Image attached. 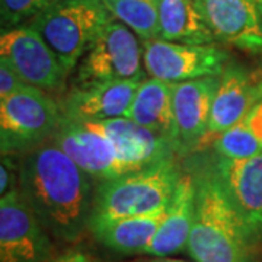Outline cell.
<instances>
[{
  "label": "cell",
  "instance_id": "cell-14",
  "mask_svg": "<svg viewBox=\"0 0 262 262\" xmlns=\"http://www.w3.org/2000/svg\"><path fill=\"white\" fill-rule=\"evenodd\" d=\"M215 41L262 54V19L252 0H196Z\"/></svg>",
  "mask_w": 262,
  "mask_h": 262
},
{
  "label": "cell",
  "instance_id": "cell-7",
  "mask_svg": "<svg viewBox=\"0 0 262 262\" xmlns=\"http://www.w3.org/2000/svg\"><path fill=\"white\" fill-rule=\"evenodd\" d=\"M220 182L253 244L262 242V153L248 159H226L207 150L192 156Z\"/></svg>",
  "mask_w": 262,
  "mask_h": 262
},
{
  "label": "cell",
  "instance_id": "cell-6",
  "mask_svg": "<svg viewBox=\"0 0 262 262\" xmlns=\"http://www.w3.org/2000/svg\"><path fill=\"white\" fill-rule=\"evenodd\" d=\"M146 76L140 38L113 18L80 60L75 84L144 80Z\"/></svg>",
  "mask_w": 262,
  "mask_h": 262
},
{
  "label": "cell",
  "instance_id": "cell-18",
  "mask_svg": "<svg viewBox=\"0 0 262 262\" xmlns=\"http://www.w3.org/2000/svg\"><path fill=\"white\" fill-rule=\"evenodd\" d=\"M166 210L146 215L94 219L89 232L95 241L117 253H143L165 220Z\"/></svg>",
  "mask_w": 262,
  "mask_h": 262
},
{
  "label": "cell",
  "instance_id": "cell-4",
  "mask_svg": "<svg viewBox=\"0 0 262 262\" xmlns=\"http://www.w3.org/2000/svg\"><path fill=\"white\" fill-rule=\"evenodd\" d=\"M113 15L101 0H54L28 25L37 31L70 75Z\"/></svg>",
  "mask_w": 262,
  "mask_h": 262
},
{
  "label": "cell",
  "instance_id": "cell-5",
  "mask_svg": "<svg viewBox=\"0 0 262 262\" xmlns=\"http://www.w3.org/2000/svg\"><path fill=\"white\" fill-rule=\"evenodd\" d=\"M61 105L48 92L27 84L0 99L2 155H25L51 140L63 121Z\"/></svg>",
  "mask_w": 262,
  "mask_h": 262
},
{
  "label": "cell",
  "instance_id": "cell-17",
  "mask_svg": "<svg viewBox=\"0 0 262 262\" xmlns=\"http://www.w3.org/2000/svg\"><path fill=\"white\" fill-rule=\"evenodd\" d=\"M194 214L195 179L194 175L187 170L179 178L175 194L169 203L165 220L143 253L162 258L187 251L189 234L194 225Z\"/></svg>",
  "mask_w": 262,
  "mask_h": 262
},
{
  "label": "cell",
  "instance_id": "cell-2",
  "mask_svg": "<svg viewBox=\"0 0 262 262\" xmlns=\"http://www.w3.org/2000/svg\"><path fill=\"white\" fill-rule=\"evenodd\" d=\"M195 179V214L187 252L194 262H253L255 244L214 175L196 160L187 163Z\"/></svg>",
  "mask_w": 262,
  "mask_h": 262
},
{
  "label": "cell",
  "instance_id": "cell-10",
  "mask_svg": "<svg viewBox=\"0 0 262 262\" xmlns=\"http://www.w3.org/2000/svg\"><path fill=\"white\" fill-rule=\"evenodd\" d=\"M262 102V69L229 63L219 76L210 121L196 153L211 147L213 141L233 125L244 121L253 108Z\"/></svg>",
  "mask_w": 262,
  "mask_h": 262
},
{
  "label": "cell",
  "instance_id": "cell-15",
  "mask_svg": "<svg viewBox=\"0 0 262 262\" xmlns=\"http://www.w3.org/2000/svg\"><path fill=\"white\" fill-rule=\"evenodd\" d=\"M143 80L75 84L60 101L66 118L75 121H103L127 117Z\"/></svg>",
  "mask_w": 262,
  "mask_h": 262
},
{
  "label": "cell",
  "instance_id": "cell-13",
  "mask_svg": "<svg viewBox=\"0 0 262 262\" xmlns=\"http://www.w3.org/2000/svg\"><path fill=\"white\" fill-rule=\"evenodd\" d=\"M219 76L173 83L175 153L178 158L196 153L207 133Z\"/></svg>",
  "mask_w": 262,
  "mask_h": 262
},
{
  "label": "cell",
  "instance_id": "cell-12",
  "mask_svg": "<svg viewBox=\"0 0 262 262\" xmlns=\"http://www.w3.org/2000/svg\"><path fill=\"white\" fill-rule=\"evenodd\" d=\"M53 140L70 159L98 182L133 172L110 140L83 121L63 117Z\"/></svg>",
  "mask_w": 262,
  "mask_h": 262
},
{
  "label": "cell",
  "instance_id": "cell-30",
  "mask_svg": "<svg viewBox=\"0 0 262 262\" xmlns=\"http://www.w3.org/2000/svg\"><path fill=\"white\" fill-rule=\"evenodd\" d=\"M261 19H262V13H261Z\"/></svg>",
  "mask_w": 262,
  "mask_h": 262
},
{
  "label": "cell",
  "instance_id": "cell-28",
  "mask_svg": "<svg viewBox=\"0 0 262 262\" xmlns=\"http://www.w3.org/2000/svg\"><path fill=\"white\" fill-rule=\"evenodd\" d=\"M149 262H189L184 259H175V258H169V256H162V258H155Z\"/></svg>",
  "mask_w": 262,
  "mask_h": 262
},
{
  "label": "cell",
  "instance_id": "cell-23",
  "mask_svg": "<svg viewBox=\"0 0 262 262\" xmlns=\"http://www.w3.org/2000/svg\"><path fill=\"white\" fill-rule=\"evenodd\" d=\"M54 0H0L2 27L5 29L25 25L27 20L38 16Z\"/></svg>",
  "mask_w": 262,
  "mask_h": 262
},
{
  "label": "cell",
  "instance_id": "cell-19",
  "mask_svg": "<svg viewBox=\"0 0 262 262\" xmlns=\"http://www.w3.org/2000/svg\"><path fill=\"white\" fill-rule=\"evenodd\" d=\"M127 118L168 141L175 151L173 83L155 77L144 79L136 92Z\"/></svg>",
  "mask_w": 262,
  "mask_h": 262
},
{
  "label": "cell",
  "instance_id": "cell-20",
  "mask_svg": "<svg viewBox=\"0 0 262 262\" xmlns=\"http://www.w3.org/2000/svg\"><path fill=\"white\" fill-rule=\"evenodd\" d=\"M159 38L192 46L215 42L196 0H159Z\"/></svg>",
  "mask_w": 262,
  "mask_h": 262
},
{
  "label": "cell",
  "instance_id": "cell-16",
  "mask_svg": "<svg viewBox=\"0 0 262 262\" xmlns=\"http://www.w3.org/2000/svg\"><path fill=\"white\" fill-rule=\"evenodd\" d=\"M83 122L110 140L118 156L130 166L133 172L165 159L177 158L168 141L143 128L127 117Z\"/></svg>",
  "mask_w": 262,
  "mask_h": 262
},
{
  "label": "cell",
  "instance_id": "cell-22",
  "mask_svg": "<svg viewBox=\"0 0 262 262\" xmlns=\"http://www.w3.org/2000/svg\"><path fill=\"white\" fill-rule=\"evenodd\" d=\"M208 150L226 159H248L262 153V143L249 128L245 118L222 133Z\"/></svg>",
  "mask_w": 262,
  "mask_h": 262
},
{
  "label": "cell",
  "instance_id": "cell-9",
  "mask_svg": "<svg viewBox=\"0 0 262 262\" xmlns=\"http://www.w3.org/2000/svg\"><path fill=\"white\" fill-rule=\"evenodd\" d=\"M0 60H5L29 86L48 94H63L69 75L47 42L28 24L2 31Z\"/></svg>",
  "mask_w": 262,
  "mask_h": 262
},
{
  "label": "cell",
  "instance_id": "cell-8",
  "mask_svg": "<svg viewBox=\"0 0 262 262\" xmlns=\"http://www.w3.org/2000/svg\"><path fill=\"white\" fill-rule=\"evenodd\" d=\"M141 47L147 76L168 83L220 76L230 63V54L214 44L192 46L155 38L141 41Z\"/></svg>",
  "mask_w": 262,
  "mask_h": 262
},
{
  "label": "cell",
  "instance_id": "cell-26",
  "mask_svg": "<svg viewBox=\"0 0 262 262\" xmlns=\"http://www.w3.org/2000/svg\"><path fill=\"white\" fill-rule=\"evenodd\" d=\"M246 122L249 128L253 131V134L261 140L262 143V102L258 103L253 111L246 117Z\"/></svg>",
  "mask_w": 262,
  "mask_h": 262
},
{
  "label": "cell",
  "instance_id": "cell-21",
  "mask_svg": "<svg viewBox=\"0 0 262 262\" xmlns=\"http://www.w3.org/2000/svg\"><path fill=\"white\" fill-rule=\"evenodd\" d=\"M103 6L140 38H159V0H102Z\"/></svg>",
  "mask_w": 262,
  "mask_h": 262
},
{
  "label": "cell",
  "instance_id": "cell-1",
  "mask_svg": "<svg viewBox=\"0 0 262 262\" xmlns=\"http://www.w3.org/2000/svg\"><path fill=\"white\" fill-rule=\"evenodd\" d=\"M83 169L48 140L22 155L19 191L48 233L77 242L89 230L95 189Z\"/></svg>",
  "mask_w": 262,
  "mask_h": 262
},
{
  "label": "cell",
  "instance_id": "cell-11",
  "mask_svg": "<svg viewBox=\"0 0 262 262\" xmlns=\"http://www.w3.org/2000/svg\"><path fill=\"white\" fill-rule=\"evenodd\" d=\"M53 242L19 189L0 196V262H50Z\"/></svg>",
  "mask_w": 262,
  "mask_h": 262
},
{
  "label": "cell",
  "instance_id": "cell-29",
  "mask_svg": "<svg viewBox=\"0 0 262 262\" xmlns=\"http://www.w3.org/2000/svg\"><path fill=\"white\" fill-rule=\"evenodd\" d=\"M252 2L255 3V6L258 8L259 13H262V0H252Z\"/></svg>",
  "mask_w": 262,
  "mask_h": 262
},
{
  "label": "cell",
  "instance_id": "cell-31",
  "mask_svg": "<svg viewBox=\"0 0 262 262\" xmlns=\"http://www.w3.org/2000/svg\"><path fill=\"white\" fill-rule=\"evenodd\" d=\"M101 2H102V0H101Z\"/></svg>",
  "mask_w": 262,
  "mask_h": 262
},
{
  "label": "cell",
  "instance_id": "cell-27",
  "mask_svg": "<svg viewBox=\"0 0 262 262\" xmlns=\"http://www.w3.org/2000/svg\"><path fill=\"white\" fill-rule=\"evenodd\" d=\"M50 262H94L88 253L80 251H69L57 258H53Z\"/></svg>",
  "mask_w": 262,
  "mask_h": 262
},
{
  "label": "cell",
  "instance_id": "cell-24",
  "mask_svg": "<svg viewBox=\"0 0 262 262\" xmlns=\"http://www.w3.org/2000/svg\"><path fill=\"white\" fill-rule=\"evenodd\" d=\"M19 189V163H15V156L2 155L0 168V196Z\"/></svg>",
  "mask_w": 262,
  "mask_h": 262
},
{
  "label": "cell",
  "instance_id": "cell-3",
  "mask_svg": "<svg viewBox=\"0 0 262 262\" xmlns=\"http://www.w3.org/2000/svg\"><path fill=\"white\" fill-rule=\"evenodd\" d=\"M182 172L177 158L102 181L95 189L94 219L146 215L166 210Z\"/></svg>",
  "mask_w": 262,
  "mask_h": 262
},
{
  "label": "cell",
  "instance_id": "cell-25",
  "mask_svg": "<svg viewBox=\"0 0 262 262\" xmlns=\"http://www.w3.org/2000/svg\"><path fill=\"white\" fill-rule=\"evenodd\" d=\"M27 83L5 60H0V99L8 98L12 94L25 88Z\"/></svg>",
  "mask_w": 262,
  "mask_h": 262
}]
</instances>
